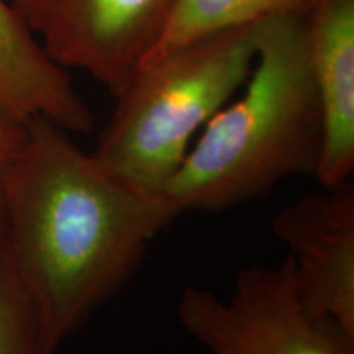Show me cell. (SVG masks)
Returning a JSON list of instances; mask_svg holds the SVG:
<instances>
[{
    "instance_id": "3",
    "label": "cell",
    "mask_w": 354,
    "mask_h": 354,
    "mask_svg": "<svg viewBox=\"0 0 354 354\" xmlns=\"http://www.w3.org/2000/svg\"><path fill=\"white\" fill-rule=\"evenodd\" d=\"M259 24L207 35L141 66L92 153L133 183L162 190L202 128L245 86Z\"/></svg>"
},
{
    "instance_id": "9",
    "label": "cell",
    "mask_w": 354,
    "mask_h": 354,
    "mask_svg": "<svg viewBox=\"0 0 354 354\" xmlns=\"http://www.w3.org/2000/svg\"><path fill=\"white\" fill-rule=\"evenodd\" d=\"M322 0H176L174 10L151 55L158 59L176 48L233 26L259 24L274 17H307Z\"/></svg>"
},
{
    "instance_id": "6",
    "label": "cell",
    "mask_w": 354,
    "mask_h": 354,
    "mask_svg": "<svg viewBox=\"0 0 354 354\" xmlns=\"http://www.w3.org/2000/svg\"><path fill=\"white\" fill-rule=\"evenodd\" d=\"M271 228L289 251L304 304L354 336L353 180L286 205Z\"/></svg>"
},
{
    "instance_id": "10",
    "label": "cell",
    "mask_w": 354,
    "mask_h": 354,
    "mask_svg": "<svg viewBox=\"0 0 354 354\" xmlns=\"http://www.w3.org/2000/svg\"><path fill=\"white\" fill-rule=\"evenodd\" d=\"M0 354H55L48 348L28 295L7 256L0 251Z\"/></svg>"
},
{
    "instance_id": "5",
    "label": "cell",
    "mask_w": 354,
    "mask_h": 354,
    "mask_svg": "<svg viewBox=\"0 0 354 354\" xmlns=\"http://www.w3.org/2000/svg\"><path fill=\"white\" fill-rule=\"evenodd\" d=\"M61 68L87 73L113 97L165 32L176 0H10Z\"/></svg>"
},
{
    "instance_id": "2",
    "label": "cell",
    "mask_w": 354,
    "mask_h": 354,
    "mask_svg": "<svg viewBox=\"0 0 354 354\" xmlns=\"http://www.w3.org/2000/svg\"><path fill=\"white\" fill-rule=\"evenodd\" d=\"M241 88L202 128L162 187L179 215L232 209L268 196L287 177L315 176L323 127L305 17L261 21L254 66Z\"/></svg>"
},
{
    "instance_id": "11",
    "label": "cell",
    "mask_w": 354,
    "mask_h": 354,
    "mask_svg": "<svg viewBox=\"0 0 354 354\" xmlns=\"http://www.w3.org/2000/svg\"><path fill=\"white\" fill-rule=\"evenodd\" d=\"M30 120L0 100V185L17 161L28 136Z\"/></svg>"
},
{
    "instance_id": "8",
    "label": "cell",
    "mask_w": 354,
    "mask_h": 354,
    "mask_svg": "<svg viewBox=\"0 0 354 354\" xmlns=\"http://www.w3.org/2000/svg\"><path fill=\"white\" fill-rule=\"evenodd\" d=\"M0 100L26 120L44 118L71 135L94 127L69 73L44 51L10 0H0Z\"/></svg>"
},
{
    "instance_id": "7",
    "label": "cell",
    "mask_w": 354,
    "mask_h": 354,
    "mask_svg": "<svg viewBox=\"0 0 354 354\" xmlns=\"http://www.w3.org/2000/svg\"><path fill=\"white\" fill-rule=\"evenodd\" d=\"M307 38L323 127L315 177L331 189L354 172V0H322L307 17Z\"/></svg>"
},
{
    "instance_id": "1",
    "label": "cell",
    "mask_w": 354,
    "mask_h": 354,
    "mask_svg": "<svg viewBox=\"0 0 354 354\" xmlns=\"http://www.w3.org/2000/svg\"><path fill=\"white\" fill-rule=\"evenodd\" d=\"M0 203L7 256L53 353L125 286L153 238L179 216L162 190L133 183L44 118L30 120Z\"/></svg>"
},
{
    "instance_id": "12",
    "label": "cell",
    "mask_w": 354,
    "mask_h": 354,
    "mask_svg": "<svg viewBox=\"0 0 354 354\" xmlns=\"http://www.w3.org/2000/svg\"><path fill=\"white\" fill-rule=\"evenodd\" d=\"M3 240H6V232H3V215H2V203H0V251L3 248Z\"/></svg>"
},
{
    "instance_id": "4",
    "label": "cell",
    "mask_w": 354,
    "mask_h": 354,
    "mask_svg": "<svg viewBox=\"0 0 354 354\" xmlns=\"http://www.w3.org/2000/svg\"><path fill=\"white\" fill-rule=\"evenodd\" d=\"M177 318L210 354H354V336L304 304L287 258L243 268L228 297L185 287Z\"/></svg>"
}]
</instances>
